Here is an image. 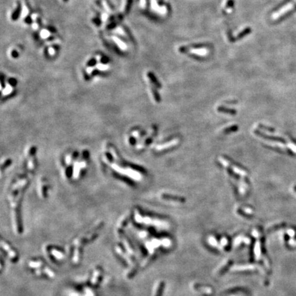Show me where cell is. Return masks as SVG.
<instances>
[{
  "label": "cell",
  "instance_id": "277c9868",
  "mask_svg": "<svg viewBox=\"0 0 296 296\" xmlns=\"http://www.w3.org/2000/svg\"><path fill=\"white\" fill-rule=\"evenodd\" d=\"M154 133V129H150L148 132L139 127L132 128L125 135V143L130 147L140 152L149 144L151 137Z\"/></svg>",
  "mask_w": 296,
  "mask_h": 296
},
{
  "label": "cell",
  "instance_id": "52a82bcc",
  "mask_svg": "<svg viewBox=\"0 0 296 296\" xmlns=\"http://www.w3.org/2000/svg\"><path fill=\"white\" fill-rule=\"evenodd\" d=\"M12 164V160L11 159H6L2 163H1V174L3 173V171H4V169H7L8 167H10Z\"/></svg>",
  "mask_w": 296,
  "mask_h": 296
},
{
  "label": "cell",
  "instance_id": "7a4b0ae2",
  "mask_svg": "<svg viewBox=\"0 0 296 296\" xmlns=\"http://www.w3.org/2000/svg\"><path fill=\"white\" fill-rule=\"evenodd\" d=\"M100 162L103 171L107 175L128 187H134L143 179L142 169L128 161L113 143L104 145Z\"/></svg>",
  "mask_w": 296,
  "mask_h": 296
},
{
  "label": "cell",
  "instance_id": "5b68a950",
  "mask_svg": "<svg viewBox=\"0 0 296 296\" xmlns=\"http://www.w3.org/2000/svg\"><path fill=\"white\" fill-rule=\"evenodd\" d=\"M37 189L38 195H39L40 197L43 199L47 198L49 190H50V185L45 177H41L40 178L39 180H38Z\"/></svg>",
  "mask_w": 296,
  "mask_h": 296
},
{
  "label": "cell",
  "instance_id": "8992f818",
  "mask_svg": "<svg viewBox=\"0 0 296 296\" xmlns=\"http://www.w3.org/2000/svg\"><path fill=\"white\" fill-rule=\"evenodd\" d=\"M21 11H22L21 4L19 1H18L17 8L15 9V11H13V13H12L11 15V19L14 21H17V20L20 17V16H21Z\"/></svg>",
  "mask_w": 296,
  "mask_h": 296
},
{
  "label": "cell",
  "instance_id": "30bf717a",
  "mask_svg": "<svg viewBox=\"0 0 296 296\" xmlns=\"http://www.w3.org/2000/svg\"><path fill=\"white\" fill-rule=\"evenodd\" d=\"M110 60H109V58L106 56H102L101 57L100 60H99V62H100L101 64H102V65H107L108 63H109Z\"/></svg>",
  "mask_w": 296,
  "mask_h": 296
},
{
  "label": "cell",
  "instance_id": "7c38bea8",
  "mask_svg": "<svg viewBox=\"0 0 296 296\" xmlns=\"http://www.w3.org/2000/svg\"><path fill=\"white\" fill-rule=\"evenodd\" d=\"M93 21L94 22V23H95L96 25H98V26H99V25H101V20L99 19V18H94V19H93Z\"/></svg>",
  "mask_w": 296,
  "mask_h": 296
},
{
  "label": "cell",
  "instance_id": "5bb4252c",
  "mask_svg": "<svg viewBox=\"0 0 296 296\" xmlns=\"http://www.w3.org/2000/svg\"><path fill=\"white\" fill-rule=\"evenodd\" d=\"M25 22L27 24H28V25H30V24H31L32 23V18L30 17V16H28V17H27L26 18H25Z\"/></svg>",
  "mask_w": 296,
  "mask_h": 296
},
{
  "label": "cell",
  "instance_id": "ba28073f",
  "mask_svg": "<svg viewBox=\"0 0 296 296\" xmlns=\"http://www.w3.org/2000/svg\"><path fill=\"white\" fill-rule=\"evenodd\" d=\"M97 61L95 58H91V59H89V61H87V67H94L95 66L97 65Z\"/></svg>",
  "mask_w": 296,
  "mask_h": 296
},
{
  "label": "cell",
  "instance_id": "9c48e42d",
  "mask_svg": "<svg viewBox=\"0 0 296 296\" xmlns=\"http://www.w3.org/2000/svg\"><path fill=\"white\" fill-rule=\"evenodd\" d=\"M132 3H133V0H127L126 1V4H125V14H126V15H128L130 13V11L131 10V8H132Z\"/></svg>",
  "mask_w": 296,
  "mask_h": 296
},
{
  "label": "cell",
  "instance_id": "6da1fadb",
  "mask_svg": "<svg viewBox=\"0 0 296 296\" xmlns=\"http://www.w3.org/2000/svg\"><path fill=\"white\" fill-rule=\"evenodd\" d=\"M37 150L35 145H30L25 149L19 169L6 189L7 202L11 211L13 226L17 233L21 231V209L24 195L39 167Z\"/></svg>",
  "mask_w": 296,
  "mask_h": 296
},
{
  "label": "cell",
  "instance_id": "4fadbf2b",
  "mask_svg": "<svg viewBox=\"0 0 296 296\" xmlns=\"http://www.w3.org/2000/svg\"><path fill=\"white\" fill-rule=\"evenodd\" d=\"M11 56H13V58H17L19 57V53H18L16 50H13L11 53Z\"/></svg>",
  "mask_w": 296,
  "mask_h": 296
},
{
  "label": "cell",
  "instance_id": "3957f363",
  "mask_svg": "<svg viewBox=\"0 0 296 296\" xmlns=\"http://www.w3.org/2000/svg\"><path fill=\"white\" fill-rule=\"evenodd\" d=\"M91 165V152L88 149L71 148L66 150L60 159L61 173L66 181L80 182L87 176Z\"/></svg>",
  "mask_w": 296,
  "mask_h": 296
},
{
  "label": "cell",
  "instance_id": "8fae6325",
  "mask_svg": "<svg viewBox=\"0 0 296 296\" xmlns=\"http://www.w3.org/2000/svg\"><path fill=\"white\" fill-rule=\"evenodd\" d=\"M116 25H117V24H116L115 22H113V23H111L110 24H109V25H107V30H113V28H115V27H116Z\"/></svg>",
  "mask_w": 296,
  "mask_h": 296
},
{
  "label": "cell",
  "instance_id": "9a60e30c",
  "mask_svg": "<svg viewBox=\"0 0 296 296\" xmlns=\"http://www.w3.org/2000/svg\"><path fill=\"white\" fill-rule=\"evenodd\" d=\"M63 1H65V2H67V1H68V0H63Z\"/></svg>",
  "mask_w": 296,
  "mask_h": 296
}]
</instances>
